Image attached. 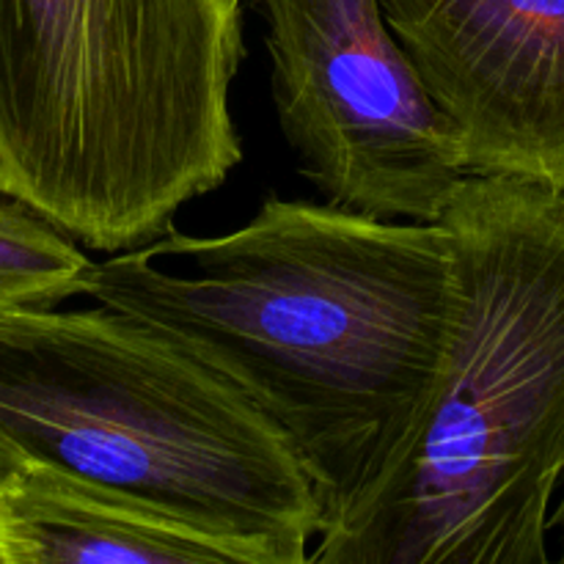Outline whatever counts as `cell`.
Wrapping results in <instances>:
<instances>
[{
  "label": "cell",
  "mask_w": 564,
  "mask_h": 564,
  "mask_svg": "<svg viewBox=\"0 0 564 564\" xmlns=\"http://www.w3.org/2000/svg\"><path fill=\"white\" fill-rule=\"evenodd\" d=\"M455 286L441 220L268 196L229 235L171 229L94 262L86 295L240 386L290 438L325 527L427 389Z\"/></svg>",
  "instance_id": "1"
},
{
  "label": "cell",
  "mask_w": 564,
  "mask_h": 564,
  "mask_svg": "<svg viewBox=\"0 0 564 564\" xmlns=\"http://www.w3.org/2000/svg\"><path fill=\"white\" fill-rule=\"evenodd\" d=\"M444 352L312 564H545L564 485V191L468 176Z\"/></svg>",
  "instance_id": "2"
},
{
  "label": "cell",
  "mask_w": 564,
  "mask_h": 564,
  "mask_svg": "<svg viewBox=\"0 0 564 564\" xmlns=\"http://www.w3.org/2000/svg\"><path fill=\"white\" fill-rule=\"evenodd\" d=\"M229 0H0V196L132 251L242 160Z\"/></svg>",
  "instance_id": "3"
},
{
  "label": "cell",
  "mask_w": 564,
  "mask_h": 564,
  "mask_svg": "<svg viewBox=\"0 0 564 564\" xmlns=\"http://www.w3.org/2000/svg\"><path fill=\"white\" fill-rule=\"evenodd\" d=\"M0 430L28 457L240 551L306 564L323 505L290 438L226 375L113 306L0 312Z\"/></svg>",
  "instance_id": "4"
},
{
  "label": "cell",
  "mask_w": 564,
  "mask_h": 564,
  "mask_svg": "<svg viewBox=\"0 0 564 564\" xmlns=\"http://www.w3.org/2000/svg\"><path fill=\"white\" fill-rule=\"evenodd\" d=\"M270 91L301 174L336 207L438 224L468 180L460 138L383 0H257Z\"/></svg>",
  "instance_id": "5"
},
{
  "label": "cell",
  "mask_w": 564,
  "mask_h": 564,
  "mask_svg": "<svg viewBox=\"0 0 564 564\" xmlns=\"http://www.w3.org/2000/svg\"><path fill=\"white\" fill-rule=\"evenodd\" d=\"M468 176L564 191V0H383Z\"/></svg>",
  "instance_id": "6"
},
{
  "label": "cell",
  "mask_w": 564,
  "mask_h": 564,
  "mask_svg": "<svg viewBox=\"0 0 564 564\" xmlns=\"http://www.w3.org/2000/svg\"><path fill=\"white\" fill-rule=\"evenodd\" d=\"M0 564H248L204 529L28 457L0 494Z\"/></svg>",
  "instance_id": "7"
},
{
  "label": "cell",
  "mask_w": 564,
  "mask_h": 564,
  "mask_svg": "<svg viewBox=\"0 0 564 564\" xmlns=\"http://www.w3.org/2000/svg\"><path fill=\"white\" fill-rule=\"evenodd\" d=\"M94 259L22 202L0 196V312L86 295Z\"/></svg>",
  "instance_id": "8"
},
{
  "label": "cell",
  "mask_w": 564,
  "mask_h": 564,
  "mask_svg": "<svg viewBox=\"0 0 564 564\" xmlns=\"http://www.w3.org/2000/svg\"><path fill=\"white\" fill-rule=\"evenodd\" d=\"M28 455L9 438V435L0 430V494L6 490V485L17 477L22 466H25Z\"/></svg>",
  "instance_id": "9"
},
{
  "label": "cell",
  "mask_w": 564,
  "mask_h": 564,
  "mask_svg": "<svg viewBox=\"0 0 564 564\" xmlns=\"http://www.w3.org/2000/svg\"><path fill=\"white\" fill-rule=\"evenodd\" d=\"M551 534H556L560 538V562H564V490L560 494V499H556L554 505V512H551Z\"/></svg>",
  "instance_id": "10"
},
{
  "label": "cell",
  "mask_w": 564,
  "mask_h": 564,
  "mask_svg": "<svg viewBox=\"0 0 564 564\" xmlns=\"http://www.w3.org/2000/svg\"><path fill=\"white\" fill-rule=\"evenodd\" d=\"M229 3H231V6H237V9H240V3H242V0H229Z\"/></svg>",
  "instance_id": "11"
}]
</instances>
